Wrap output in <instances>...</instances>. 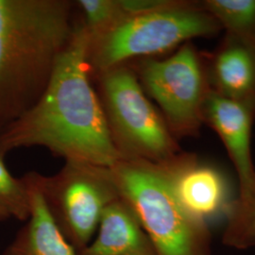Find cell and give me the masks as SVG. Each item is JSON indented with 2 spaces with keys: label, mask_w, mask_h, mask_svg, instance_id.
Instances as JSON below:
<instances>
[{
  "label": "cell",
  "mask_w": 255,
  "mask_h": 255,
  "mask_svg": "<svg viewBox=\"0 0 255 255\" xmlns=\"http://www.w3.org/2000/svg\"><path fill=\"white\" fill-rule=\"evenodd\" d=\"M123 12L129 16L148 13L168 6L172 0H119Z\"/></svg>",
  "instance_id": "17"
},
{
  "label": "cell",
  "mask_w": 255,
  "mask_h": 255,
  "mask_svg": "<svg viewBox=\"0 0 255 255\" xmlns=\"http://www.w3.org/2000/svg\"><path fill=\"white\" fill-rule=\"evenodd\" d=\"M226 217L223 244L237 250L255 247V188L245 199L233 201Z\"/></svg>",
  "instance_id": "14"
},
{
  "label": "cell",
  "mask_w": 255,
  "mask_h": 255,
  "mask_svg": "<svg viewBox=\"0 0 255 255\" xmlns=\"http://www.w3.org/2000/svg\"><path fill=\"white\" fill-rule=\"evenodd\" d=\"M91 37L75 27L36 103L0 133V156L29 146H45L65 161L112 167L121 160L101 99L90 82Z\"/></svg>",
  "instance_id": "1"
},
{
  "label": "cell",
  "mask_w": 255,
  "mask_h": 255,
  "mask_svg": "<svg viewBox=\"0 0 255 255\" xmlns=\"http://www.w3.org/2000/svg\"><path fill=\"white\" fill-rule=\"evenodd\" d=\"M39 180L55 224L78 255L93 240L105 208L120 197L111 167L65 161L58 173Z\"/></svg>",
  "instance_id": "6"
},
{
  "label": "cell",
  "mask_w": 255,
  "mask_h": 255,
  "mask_svg": "<svg viewBox=\"0 0 255 255\" xmlns=\"http://www.w3.org/2000/svg\"><path fill=\"white\" fill-rule=\"evenodd\" d=\"M139 79L174 137L195 136L200 131L210 89L201 58L191 44H183L164 60H143Z\"/></svg>",
  "instance_id": "7"
},
{
  "label": "cell",
  "mask_w": 255,
  "mask_h": 255,
  "mask_svg": "<svg viewBox=\"0 0 255 255\" xmlns=\"http://www.w3.org/2000/svg\"><path fill=\"white\" fill-rule=\"evenodd\" d=\"M66 0H0V133L46 90L76 26Z\"/></svg>",
  "instance_id": "2"
},
{
  "label": "cell",
  "mask_w": 255,
  "mask_h": 255,
  "mask_svg": "<svg viewBox=\"0 0 255 255\" xmlns=\"http://www.w3.org/2000/svg\"><path fill=\"white\" fill-rule=\"evenodd\" d=\"M99 76L101 105L121 159L163 163L181 153L132 69L123 64Z\"/></svg>",
  "instance_id": "5"
},
{
  "label": "cell",
  "mask_w": 255,
  "mask_h": 255,
  "mask_svg": "<svg viewBox=\"0 0 255 255\" xmlns=\"http://www.w3.org/2000/svg\"><path fill=\"white\" fill-rule=\"evenodd\" d=\"M220 28L202 4L172 1L162 9L127 17L91 38V72L101 75L130 59L164 53L194 38L215 35Z\"/></svg>",
  "instance_id": "4"
},
{
  "label": "cell",
  "mask_w": 255,
  "mask_h": 255,
  "mask_svg": "<svg viewBox=\"0 0 255 255\" xmlns=\"http://www.w3.org/2000/svg\"><path fill=\"white\" fill-rule=\"evenodd\" d=\"M77 255H157L136 214L121 197L105 208L90 244Z\"/></svg>",
  "instance_id": "10"
},
{
  "label": "cell",
  "mask_w": 255,
  "mask_h": 255,
  "mask_svg": "<svg viewBox=\"0 0 255 255\" xmlns=\"http://www.w3.org/2000/svg\"><path fill=\"white\" fill-rule=\"evenodd\" d=\"M111 170L156 255H212L207 224L192 218L177 201L164 162L121 159Z\"/></svg>",
  "instance_id": "3"
},
{
  "label": "cell",
  "mask_w": 255,
  "mask_h": 255,
  "mask_svg": "<svg viewBox=\"0 0 255 255\" xmlns=\"http://www.w3.org/2000/svg\"><path fill=\"white\" fill-rule=\"evenodd\" d=\"M202 6L232 39L255 50V0H207Z\"/></svg>",
  "instance_id": "13"
},
{
  "label": "cell",
  "mask_w": 255,
  "mask_h": 255,
  "mask_svg": "<svg viewBox=\"0 0 255 255\" xmlns=\"http://www.w3.org/2000/svg\"><path fill=\"white\" fill-rule=\"evenodd\" d=\"M0 208L9 218L27 221L30 214V201L27 184L23 178L16 179L9 173L0 156Z\"/></svg>",
  "instance_id": "15"
},
{
  "label": "cell",
  "mask_w": 255,
  "mask_h": 255,
  "mask_svg": "<svg viewBox=\"0 0 255 255\" xmlns=\"http://www.w3.org/2000/svg\"><path fill=\"white\" fill-rule=\"evenodd\" d=\"M39 178L36 172L23 177L29 195L30 214L3 255H77L46 207Z\"/></svg>",
  "instance_id": "11"
},
{
  "label": "cell",
  "mask_w": 255,
  "mask_h": 255,
  "mask_svg": "<svg viewBox=\"0 0 255 255\" xmlns=\"http://www.w3.org/2000/svg\"><path fill=\"white\" fill-rule=\"evenodd\" d=\"M8 218H9V216H8V214H7L4 210L0 208V220L8 219Z\"/></svg>",
  "instance_id": "18"
},
{
  "label": "cell",
  "mask_w": 255,
  "mask_h": 255,
  "mask_svg": "<svg viewBox=\"0 0 255 255\" xmlns=\"http://www.w3.org/2000/svg\"><path fill=\"white\" fill-rule=\"evenodd\" d=\"M78 6L82 8L85 20L83 26L91 38L101 36L128 17L119 0H81Z\"/></svg>",
  "instance_id": "16"
},
{
  "label": "cell",
  "mask_w": 255,
  "mask_h": 255,
  "mask_svg": "<svg viewBox=\"0 0 255 255\" xmlns=\"http://www.w3.org/2000/svg\"><path fill=\"white\" fill-rule=\"evenodd\" d=\"M164 164L177 201L192 218L207 224L210 219L228 215L234 201L226 179L217 168L182 152Z\"/></svg>",
  "instance_id": "8"
},
{
  "label": "cell",
  "mask_w": 255,
  "mask_h": 255,
  "mask_svg": "<svg viewBox=\"0 0 255 255\" xmlns=\"http://www.w3.org/2000/svg\"><path fill=\"white\" fill-rule=\"evenodd\" d=\"M255 111V105L231 100L215 90H210L204 103L203 119L217 131L235 165L240 187L238 199H245L255 188L251 149Z\"/></svg>",
  "instance_id": "9"
},
{
  "label": "cell",
  "mask_w": 255,
  "mask_h": 255,
  "mask_svg": "<svg viewBox=\"0 0 255 255\" xmlns=\"http://www.w3.org/2000/svg\"><path fill=\"white\" fill-rule=\"evenodd\" d=\"M213 77L220 95L255 106V50L232 39L216 56Z\"/></svg>",
  "instance_id": "12"
}]
</instances>
